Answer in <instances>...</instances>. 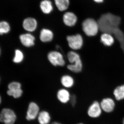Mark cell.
I'll return each instance as SVG.
<instances>
[{
	"mask_svg": "<svg viewBox=\"0 0 124 124\" xmlns=\"http://www.w3.org/2000/svg\"></svg>",
	"mask_w": 124,
	"mask_h": 124,
	"instance_id": "4dcf8cb0",
	"label": "cell"
},
{
	"mask_svg": "<svg viewBox=\"0 0 124 124\" xmlns=\"http://www.w3.org/2000/svg\"><path fill=\"white\" fill-rule=\"evenodd\" d=\"M71 95L70 92L67 89L62 88L58 90L56 97L60 103L66 104L69 103Z\"/></svg>",
	"mask_w": 124,
	"mask_h": 124,
	"instance_id": "8fae6325",
	"label": "cell"
},
{
	"mask_svg": "<svg viewBox=\"0 0 124 124\" xmlns=\"http://www.w3.org/2000/svg\"><path fill=\"white\" fill-rule=\"evenodd\" d=\"M50 124H63L60 122L57 121H54L52 122Z\"/></svg>",
	"mask_w": 124,
	"mask_h": 124,
	"instance_id": "d4e9b609",
	"label": "cell"
},
{
	"mask_svg": "<svg viewBox=\"0 0 124 124\" xmlns=\"http://www.w3.org/2000/svg\"><path fill=\"white\" fill-rule=\"evenodd\" d=\"M100 33L111 34L113 31L120 27L121 19L120 16L110 13L103 14L97 20Z\"/></svg>",
	"mask_w": 124,
	"mask_h": 124,
	"instance_id": "6da1fadb",
	"label": "cell"
},
{
	"mask_svg": "<svg viewBox=\"0 0 124 124\" xmlns=\"http://www.w3.org/2000/svg\"><path fill=\"white\" fill-rule=\"evenodd\" d=\"M94 1L98 3H102L104 1V0H93Z\"/></svg>",
	"mask_w": 124,
	"mask_h": 124,
	"instance_id": "484cf974",
	"label": "cell"
},
{
	"mask_svg": "<svg viewBox=\"0 0 124 124\" xmlns=\"http://www.w3.org/2000/svg\"><path fill=\"white\" fill-rule=\"evenodd\" d=\"M84 124V123H77V124Z\"/></svg>",
	"mask_w": 124,
	"mask_h": 124,
	"instance_id": "83f0119b",
	"label": "cell"
},
{
	"mask_svg": "<svg viewBox=\"0 0 124 124\" xmlns=\"http://www.w3.org/2000/svg\"><path fill=\"white\" fill-rule=\"evenodd\" d=\"M0 53H1V49H0Z\"/></svg>",
	"mask_w": 124,
	"mask_h": 124,
	"instance_id": "f546056e",
	"label": "cell"
},
{
	"mask_svg": "<svg viewBox=\"0 0 124 124\" xmlns=\"http://www.w3.org/2000/svg\"><path fill=\"white\" fill-rule=\"evenodd\" d=\"M19 39L22 44L26 47H31L35 45V38L31 33L22 34L19 36Z\"/></svg>",
	"mask_w": 124,
	"mask_h": 124,
	"instance_id": "4fadbf2b",
	"label": "cell"
},
{
	"mask_svg": "<svg viewBox=\"0 0 124 124\" xmlns=\"http://www.w3.org/2000/svg\"><path fill=\"white\" fill-rule=\"evenodd\" d=\"M23 58L24 55L22 51L19 49L16 50L13 62L16 63H20L22 62Z\"/></svg>",
	"mask_w": 124,
	"mask_h": 124,
	"instance_id": "603a6c76",
	"label": "cell"
},
{
	"mask_svg": "<svg viewBox=\"0 0 124 124\" xmlns=\"http://www.w3.org/2000/svg\"><path fill=\"white\" fill-rule=\"evenodd\" d=\"M63 21L65 25L68 26H73L77 22V17L73 13L67 12L63 15Z\"/></svg>",
	"mask_w": 124,
	"mask_h": 124,
	"instance_id": "9a60e30c",
	"label": "cell"
},
{
	"mask_svg": "<svg viewBox=\"0 0 124 124\" xmlns=\"http://www.w3.org/2000/svg\"><path fill=\"white\" fill-rule=\"evenodd\" d=\"M53 33L51 30L47 29H43L41 31L40 39L42 42H50L53 39Z\"/></svg>",
	"mask_w": 124,
	"mask_h": 124,
	"instance_id": "e0dca14e",
	"label": "cell"
},
{
	"mask_svg": "<svg viewBox=\"0 0 124 124\" xmlns=\"http://www.w3.org/2000/svg\"><path fill=\"white\" fill-rule=\"evenodd\" d=\"M11 30V26L8 21L0 20V35H4L8 33Z\"/></svg>",
	"mask_w": 124,
	"mask_h": 124,
	"instance_id": "44dd1931",
	"label": "cell"
},
{
	"mask_svg": "<svg viewBox=\"0 0 124 124\" xmlns=\"http://www.w3.org/2000/svg\"><path fill=\"white\" fill-rule=\"evenodd\" d=\"M56 6L60 11L66 10L69 7V0H54Z\"/></svg>",
	"mask_w": 124,
	"mask_h": 124,
	"instance_id": "7402d4cb",
	"label": "cell"
},
{
	"mask_svg": "<svg viewBox=\"0 0 124 124\" xmlns=\"http://www.w3.org/2000/svg\"><path fill=\"white\" fill-rule=\"evenodd\" d=\"M67 40L70 48L74 50L80 49L84 46V38L79 33L68 36Z\"/></svg>",
	"mask_w": 124,
	"mask_h": 124,
	"instance_id": "5b68a950",
	"label": "cell"
},
{
	"mask_svg": "<svg viewBox=\"0 0 124 124\" xmlns=\"http://www.w3.org/2000/svg\"><path fill=\"white\" fill-rule=\"evenodd\" d=\"M1 96H0V104L1 102Z\"/></svg>",
	"mask_w": 124,
	"mask_h": 124,
	"instance_id": "4316f807",
	"label": "cell"
},
{
	"mask_svg": "<svg viewBox=\"0 0 124 124\" xmlns=\"http://www.w3.org/2000/svg\"><path fill=\"white\" fill-rule=\"evenodd\" d=\"M77 97L75 94H72L71 95L70 100L69 103L72 107L75 106L77 103Z\"/></svg>",
	"mask_w": 124,
	"mask_h": 124,
	"instance_id": "cb8c5ba5",
	"label": "cell"
},
{
	"mask_svg": "<svg viewBox=\"0 0 124 124\" xmlns=\"http://www.w3.org/2000/svg\"><path fill=\"white\" fill-rule=\"evenodd\" d=\"M36 120L38 124H50L52 122L51 114L47 110H41Z\"/></svg>",
	"mask_w": 124,
	"mask_h": 124,
	"instance_id": "7c38bea8",
	"label": "cell"
},
{
	"mask_svg": "<svg viewBox=\"0 0 124 124\" xmlns=\"http://www.w3.org/2000/svg\"><path fill=\"white\" fill-rule=\"evenodd\" d=\"M7 94L9 96H11L15 99L21 97L23 94V90L22 88V85L19 82H13L8 85Z\"/></svg>",
	"mask_w": 124,
	"mask_h": 124,
	"instance_id": "52a82bcc",
	"label": "cell"
},
{
	"mask_svg": "<svg viewBox=\"0 0 124 124\" xmlns=\"http://www.w3.org/2000/svg\"><path fill=\"white\" fill-rule=\"evenodd\" d=\"M37 26V22L33 18H27L23 22V27L24 30L28 31H34L36 29Z\"/></svg>",
	"mask_w": 124,
	"mask_h": 124,
	"instance_id": "5bb4252c",
	"label": "cell"
},
{
	"mask_svg": "<svg viewBox=\"0 0 124 124\" xmlns=\"http://www.w3.org/2000/svg\"><path fill=\"white\" fill-rule=\"evenodd\" d=\"M100 103L102 111L106 113H110L115 108V102L110 97L104 98Z\"/></svg>",
	"mask_w": 124,
	"mask_h": 124,
	"instance_id": "30bf717a",
	"label": "cell"
},
{
	"mask_svg": "<svg viewBox=\"0 0 124 124\" xmlns=\"http://www.w3.org/2000/svg\"><path fill=\"white\" fill-rule=\"evenodd\" d=\"M67 58L71 64L68 65V69L76 73L81 72L83 68V62L79 54L75 51H70L67 54Z\"/></svg>",
	"mask_w": 124,
	"mask_h": 124,
	"instance_id": "7a4b0ae2",
	"label": "cell"
},
{
	"mask_svg": "<svg viewBox=\"0 0 124 124\" xmlns=\"http://www.w3.org/2000/svg\"><path fill=\"white\" fill-rule=\"evenodd\" d=\"M113 94L115 99L118 101L124 99V85L116 86L113 91Z\"/></svg>",
	"mask_w": 124,
	"mask_h": 124,
	"instance_id": "ac0fdd59",
	"label": "cell"
},
{
	"mask_svg": "<svg viewBox=\"0 0 124 124\" xmlns=\"http://www.w3.org/2000/svg\"><path fill=\"white\" fill-rule=\"evenodd\" d=\"M48 59L50 63L54 66H63L65 64L63 56L58 51H52L49 53Z\"/></svg>",
	"mask_w": 124,
	"mask_h": 124,
	"instance_id": "ba28073f",
	"label": "cell"
},
{
	"mask_svg": "<svg viewBox=\"0 0 124 124\" xmlns=\"http://www.w3.org/2000/svg\"><path fill=\"white\" fill-rule=\"evenodd\" d=\"M61 83L65 88H70L73 86L74 80L70 76L64 75L62 77L61 79Z\"/></svg>",
	"mask_w": 124,
	"mask_h": 124,
	"instance_id": "d6986e66",
	"label": "cell"
},
{
	"mask_svg": "<svg viewBox=\"0 0 124 124\" xmlns=\"http://www.w3.org/2000/svg\"><path fill=\"white\" fill-rule=\"evenodd\" d=\"M17 119L15 112L10 108H4L0 113V121L5 124H14Z\"/></svg>",
	"mask_w": 124,
	"mask_h": 124,
	"instance_id": "8992f818",
	"label": "cell"
},
{
	"mask_svg": "<svg viewBox=\"0 0 124 124\" xmlns=\"http://www.w3.org/2000/svg\"><path fill=\"white\" fill-rule=\"evenodd\" d=\"M122 124H124V118L123 119V121H122Z\"/></svg>",
	"mask_w": 124,
	"mask_h": 124,
	"instance_id": "f1b7e54d",
	"label": "cell"
},
{
	"mask_svg": "<svg viewBox=\"0 0 124 124\" xmlns=\"http://www.w3.org/2000/svg\"><path fill=\"white\" fill-rule=\"evenodd\" d=\"M82 31L86 36L92 37L97 35L99 32L97 21L92 18H88L82 23Z\"/></svg>",
	"mask_w": 124,
	"mask_h": 124,
	"instance_id": "3957f363",
	"label": "cell"
},
{
	"mask_svg": "<svg viewBox=\"0 0 124 124\" xmlns=\"http://www.w3.org/2000/svg\"><path fill=\"white\" fill-rule=\"evenodd\" d=\"M41 110L39 105L37 102L34 101L29 102L26 111V120L29 122L36 120Z\"/></svg>",
	"mask_w": 124,
	"mask_h": 124,
	"instance_id": "277c9868",
	"label": "cell"
},
{
	"mask_svg": "<svg viewBox=\"0 0 124 124\" xmlns=\"http://www.w3.org/2000/svg\"><path fill=\"white\" fill-rule=\"evenodd\" d=\"M40 7L44 13H50L53 10L52 3L49 0H44L41 1L40 5Z\"/></svg>",
	"mask_w": 124,
	"mask_h": 124,
	"instance_id": "ffe728a7",
	"label": "cell"
},
{
	"mask_svg": "<svg viewBox=\"0 0 124 124\" xmlns=\"http://www.w3.org/2000/svg\"><path fill=\"white\" fill-rule=\"evenodd\" d=\"M102 110L100 103L98 101H94L88 108L87 114L89 117L93 119L98 118L101 115Z\"/></svg>",
	"mask_w": 124,
	"mask_h": 124,
	"instance_id": "9c48e42d",
	"label": "cell"
},
{
	"mask_svg": "<svg viewBox=\"0 0 124 124\" xmlns=\"http://www.w3.org/2000/svg\"><path fill=\"white\" fill-rule=\"evenodd\" d=\"M100 41L104 46H110L114 44L115 39L111 34L108 33H100Z\"/></svg>",
	"mask_w": 124,
	"mask_h": 124,
	"instance_id": "2e32d148",
	"label": "cell"
}]
</instances>
